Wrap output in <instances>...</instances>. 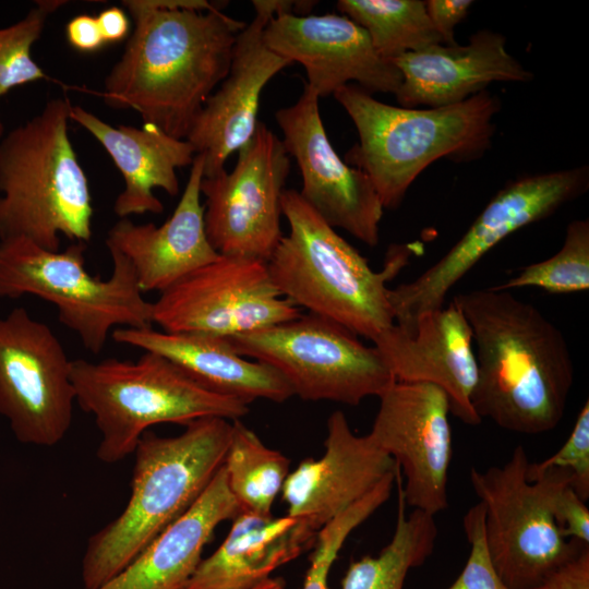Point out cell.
I'll use <instances>...</instances> for the list:
<instances>
[{"instance_id":"ffe728a7","label":"cell","mask_w":589,"mask_h":589,"mask_svg":"<svg viewBox=\"0 0 589 589\" xmlns=\"http://www.w3.org/2000/svg\"><path fill=\"white\" fill-rule=\"evenodd\" d=\"M324 448L322 457L303 459L289 472L280 493L287 515L317 530L398 469L368 434L353 433L340 410L327 419Z\"/></svg>"},{"instance_id":"d6986e66","label":"cell","mask_w":589,"mask_h":589,"mask_svg":"<svg viewBox=\"0 0 589 589\" xmlns=\"http://www.w3.org/2000/svg\"><path fill=\"white\" fill-rule=\"evenodd\" d=\"M472 330L452 301L418 316L410 333L395 323L373 345L397 382L429 383L447 396L449 411L468 425H479L471 398L477 383Z\"/></svg>"},{"instance_id":"6da1fadb","label":"cell","mask_w":589,"mask_h":589,"mask_svg":"<svg viewBox=\"0 0 589 589\" xmlns=\"http://www.w3.org/2000/svg\"><path fill=\"white\" fill-rule=\"evenodd\" d=\"M133 32L105 79V101L185 140L205 101L226 77L247 23L206 0H124Z\"/></svg>"},{"instance_id":"7a4b0ae2","label":"cell","mask_w":589,"mask_h":589,"mask_svg":"<svg viewBox=\"0 0 589 589\" xmlns=\"http://www.w3.org/2000/svg\"><path fill=\"white\" fill-rule=\"evenodd\" d=\"M453 301L476 342L471 402L480 419L530 435L555 429L574 383V363L561 329L508 290H470Z\"/></svg>"},{"instance_id":"2e32d148","label":"cell","mask_w":589,"mask_h":589,"mask_svg":"<svg viewBox=\"0 0 589 589\" xmlns=\"http://www.w3.org/2000/svg\"><path fill=\"white\" fill-rule=\"evenodd\" d=\"M252 4L255 16L237 36L228 73L205 101L185 139L204 157L203 177L224 170L228 157L252 139L263 88L292 64L265 45V26L280 11L303 14L309 8L308 1L253 0Z\"/></svg>"},{"instance_id":"8fae6325","label":"cell","mask_w":589,"mask_h":589,"mask_svg":"<svg viewBox=\"0 0 589 589\" xmlns=\"http://www.w3.org/2000/svg\"><path fill=\"white\" fill-rule=\"evenodd\" d=\"M589 187L587 166L509 181L485 205L464 236L414 280L388 291L394 322L410 333L418 316L444 306L449 290L497 243L548 218Z\"/></svg>"},{"instance_id":"603a6c76","label":"cell","mask_w":589,"mask_h":589,"mask_svg":"<svg viewBox=\"0 0 589 589\" xmlns=\"http://www.w3.org/2000/svg\"><path fill=\"white\" fill-rule=\"evenodd\" d=\"M70 120L100 143L123 177L124 188L113 203L118 217L163 213L164 205L153 192L156 188L171 196L179 193L176 170L192 165L196 155L190 142L147 122L142 128L115 127L80 106L71 107Z\"/></svg>"},{"instance_id":"30bf717a","label":"cell","mask_w":589,"mask_h":589,"mask_svg":"<svg viewBox=\"0 0 589 589\" xmlns=\"http://www.w3.org/2000/svg\"><path fill=\"white\" fill-rule=\"evenodd\" d=\"M227 339L242 357L275 369L303 400L358 406L396 382L374 345L312 313Z\"/></svg>"},{"instance_id":"44dd1931","label":"cell","mask_w":589,"mask_h":589,"mask_svg":"<svg viewBox=\"0 0 589 589\" xmlns=\"http://www.w3.org/2000/svg\"><path fill=\"white\" fill-rule=\"evenodd\" d=\"M401 74L395 95L400 107L459 104L494 82L533 79L506 48V38L490 29L476 32L467 45L434 44L393 60Z\"/></svg>"},{"instance_id":"f546056e","label":"cell","mask_w":589,"mask_h":589,"mask_svg":"<svg viewBox=\"0 0 589 589\" xmlns=\"http://www.w3.org/2000/svg\"><path fill=\"white\" fill-rule=\"evenodd\" d=\"M538 287L550 293H572L589 288V221L568 224L562 248L551 257L530 264L495 290Z\"/></svg>"},{"instance_id":"836d02e7","label":"cell","mask_w":589,"mask_h":589,"mask_svg":"<svg viewBox=\"0 0 589 589\" xmlns=\"http://www.w3.org/2000/svg\"><path fill=\"white\" fill-rule=\"evenodd\" d=\"M462 527L470 545L467 562L447 589H508L496 574L484 541V506H471L462 518Z\"/></svg>"},{"instance_id":"d4e9b609","label":"cell","mask_w":589,"mask_h":589,"mask_svg":"<svg viewBox=\"0 0 589 589\" xmlns=\"http://www.w3.org/2000/svg\"><path fill=\"white\" fill-rule=\"evenodd\" d=\"M317 532L303 518L241 510L221 544L201 561L183 589H253L313 546Z\"/></svg>"},{"instance_id":"3957f363","label":"cell","mask_w":589,"mask_h":589,"mask_svg":"<svg viewBox=\"0 0 589 589\" xmlns=\"http://www.w3.org/2000/svg\"><path fill=\"white\" fill-rule=\"evenodd\" d=\"M231 431L230 420L209 417L190 422L176 436L142 435L132 454L124 509L86 544L84 589H98L117 576L196 502L224 464Z\"/></svg>"},{"instance_id":"5b68a950","label":"cell","mask_w":589,"mask_h":589,"mask_svg":"<svg viewBox=\"0 0 589 589\" xmlns=\"http://www.w3.org/2000/svg\"><path fill=\"white\" fill-rule=\"evenodd\" d=\"M281 211L289 233L266 262L279 293L374 342L395 323L386 284L407 264L411 247L390 250L384 268L375 272L299 191H284Z\"/></svg>"},{"instance_id":"8992f818","label":"cell","mask_w":589,"mask_h":589,"mask_svg":"<svg viewBox=\"0 0 589 589\" xmlns=\"http://www.w3.org/2000/svg\"><path fill=\"white\" fill-rule=\"evenodd\" d=\"M71 107L52 98L0 141V240L24 237L49 251L60 250V235L91 240L94 208L69 136Z\"/></svg>"},{"instance_id":"9c48e42d","label":"cell","mask_w":589,"mask_h":589,"mask_svg":"<svg viewBox=\"0 0 589 589\" xmlns=\"http://www.w3.org/2000/svg\"><path fill=\"white\" fill-rule=\"evenodd\" d=\"M522 445L502 466L472 467L470 483L484 506V541L491 563L508 589H533L582 544L566 539L552 516L551 494L561 468L532 480Z\"/></svg>"},{"instance_id":"ac0fdd59","label":"cell","mask_w":589,"mask_h":589,"mask_svg":"<svg viewBox=\"0 0 589 589\" xmlns=\"http://www.w3.org/2000/svg\"><path fill=\"white\" fill-rule=\"evenodd\" d=\"M263 39L272 51L304 68L305 85L318 97L334 95L350 82L370 94L394 95L401 84L394 62L382 58L368 33L342 14L280 11L265 26Z\"/></svg>"},{"instance_id":"74e56055","label":"cell","mask_w":589,"mask_h":589,"mask_svg":"<svg viewBox=\"0 0 589 589\" xmlns=\"http://www.w3.org/2000/svg\"><path fill=\"white\" fill-rule=\"evenodd\" d=\"M69 44L81 52H95L106 44L96 16L80 14L71 19L65 26Z\"/></svg>"},{"instance_id":"d590c367","label":"cell","mask_w":589,"mask_h":589,"mask_svg":"<svg viewBox=\"0 0 589 589\" xmlns=\"http://www.w3.org/2000/svg\"><path fill=\"white\" fill-rule=\"evenodd\" d=\"M533 589H589V544H582Z\"/></svg>"},{"instance_id":"5bb4252c","label":"cell","mask_w":589,"mask_h":589,"mask_svg":"<svg viewBox=\"0 0 589 589\" xmlns=\"http://www.w3.org/2000/svg\"><path fill=\"white\" fill-rule=\"evenodd\" d=\"M275 287L266 262L218 255L160 292L153 324L170 333L232 337L301 315Z\"/></svg>"},{"instance_id":"4fadbf2b","label":"cell","mask_w":589,"mask_h":589,"mask_svg":"<svg viewBox=\"0 0 589 589\" xmlns=\"http://www.w3.org/2000/svg\"><path fill=\"white\" fill-rule=\"evenodd\" d=\"M71 361L25 308L0 317V414L22 444L52 447L67 435L75 402Z\"/></svg>"},{"instance_id":"8d00e7d4","label":"cell","mask_w":589,"mask_h":589,"mask_svg":"<svg viewBox=\"0 0 589 589\" xmlns=\"http://www.w3.org/2000/svg\"><path fill=\"white\" fill-rule=\"evenodd\" d=\"M428 16L444 45H454L455 28L467 16L473 4L470 0H428Z\"/></svg>"},{"instance_id":"1f68e13d","label":"cell","mask_w":589,"mask_h":589,"mask_svg":"<svg viewBox=\"0 0 589 589\" xmlns=\"http://www.w3.org/2000/svg\"><path fill=\"white\" fill-rule=\"evenodd\" d=\"M397 471L388 473L369 493L318 530L301 589H329V572L344 543L357 527L387 502Z\"/></svg>"},{"instance_id":"ab89813d","label":"cell","mask_w":589,"mask_h":589,"mask_svg":"<svg viewBox=\"0 0 589 589\" xmlns=\"http://www.w3.org/2000/svg\"><path fill=\"white\" fill-rule=\"evenodd\" d=\"M253 589H286V581L281 577H269Z\"/></svg>"},{"instance_id":"f35d334b","label":"cell","mask_w":589,"mask_h":589,"mask_svg":"<svg viewBox=\"0 0 589 589\" xmlns=\"http://www.w3.org/2000/svg\"><path fill=\"white\" fill-rule=\"evenodd\" d=\"M105 43H117L124 39L130 29L127 13L119 7H109L96 16Z\"/></svg>"},{"instance_id":"52a82bcc","label":"cell","mask_w":589,"mask_h":589,"mask_svg":"<svg viewBox=\"0 0 589 589\" xmlns=\"http://www.w3.org/2000/svg\"><path fill=\"white\" fill-rule=\"evenodd\" d=\"M71 377L75 402L93 414L100 433L96 456L104 464L132 455L153 425L209 417L235 421L250 411L248 402L206 388L154 352L137 360H72Z\"/></svg>"},{"instance_id":"d6a6232c","label":"cell","mask_w":589,"mask_h":589,"mask_svg":"<svg viewBox=\"0 0 589 589\" xmlns=\"http://www.w3.org/2000/svg\"><path fill=\"white\" fill-rule=\"evenodd\" d=\"M561 468L570 473V486L582 500L589 498V400L581 407L573 430L563 446L549 458L530 462L527 477L532 480L546 468Z\"/></svg>"},{"instance_id":"83f0119b","label":"cell","mask_w":589,"mask_h":589,"mask_svg":"<svg viewBox=\"0 0 589 589\" xmlns=\"http://www.w3.org/2000/svg\"><path fill=\"white\" fill-rule=\"evenodd\" d=\"M223 468L228 488L242 510L272 516L274 502L290 472L289 458L266 446L254 431L235 420Z\"/></svg>"},{"instance_id":"cb8c5ba5","label":"cell","mask_w":589,"mask_h":589,"mask_svg":"<svg viewBox=\"0 0 589 589\" xmlns=\"http://www.w3.org/2000/svg\"><path fill=\"white\" fill-rule=\"evenodd\" d=\"M116 342L157 353L206 388L241 399L284 402L293 396L287 381L272 366L238 353L227 337L170 333L153 327L113 329Z\"/></svg>"},{"instance_id":"f1b7e54d","label":"cell","mask_w":589,"mask_h":589,"mask_svg":"<svg viewBox=\"0 0 589 589\" xmlns=\"http://www.w3.org/2000/svg\"><path fill=\"white\" fill-rule=\"evenodd\" d=\"M337 10L361 26L376 52L393 62L397 57L443 44L421 0H339Z\"/></svg>"},{"instance_id":"484cf974","label":"cell","mask_w":589,"mask_h":589,"mask_svg":"<svg viewBox=\"0 0 589 589\" xmlns=\"http://www.w3.org/2000/svg\"><path fill=\"white\" fill-rule=\"evenodd\" d=\"M241 510L221 466L196 502L98 589H183L216 527Z\"/></svg>"},{"instance_id":"ba28073f","label":"cell","mask_w":589,"mask_h":589,"mask_svg":"<svg viewBox=\"0 0 589 589\" xmlns=\"http://www.w3.org/2000/svg\"><path fill=\"white\" fill-rule=\"evenodd\" d=\"M85 251L83 242L49 251L24 237L0 240V298L29 294L53 304L59 321L97 354L113 327H152L153 302L122 254L109 251L112 274L100 279L88 273Z\"/></svg>"},{"instance_id":"9a60e30c","label":"cell","mask_w":589,"mask_h":589,"mask_svg":"<svg viewBox=\"0 0 589 589\" xmlns=\"http://www.w3.org/2000/svg\"><path fill=\"white\" fill-rule=\"evenodd\" d=\"M371 440L397 464L405 503L435 517L448 507L453 437L446 394L429 383L395 382L380 397Z\"/></svg>"},{"instance_id":"7402d4cb","label":"cell","mask_w":589,"mask_h":589,"mask_svg":"<svg viewBox=\"0 0 589 589\" xmlns=\"http://www.w3.org/2000/svg\"><path fill=\"white\" fill-rule=\"evenodd\" d=\"M204 157L196 154L181 199L160 226L120 218L107 232L108 251H117L132 265L142 292H163L218 253L207 240L201 181Z\"/></svg>"},{"instance_id":"277c9868","label":"cell","mask_w":589,"mask_h":589,"mask_svg":"<svg viewBox=\"0 0 589 589\" xmlns=\"http://www.w3.org/2000/svg\"><path fill=\"white\" fill-rule=\"evenodd\" d=\"M334 97L359 135L345 161L368 176L387 209L401 204L432 163L471 161L489 151L501 109L498 97L488 89L456 105L424 109L382 103L354 84L340 87Z\"/></svg>"},{"instance_id":"e0dca14e","label":"cell","mask_w":589,"mask_h":589,"mask_svg":"<svg viewBox=\"0 0 589 589\" xmlns=\"http://www.w3.org/2000/svg\"><path fill=\"white\" fill-rule=\"evenodd\" d=\"M318 99L304 84L296 104L275 113L281 142L301 172L299 193L330 227L375 247L384 208L368 176L335 152L320 115Z\"/></svg>"},{"instance_id":"e575fe53","label":"cell","mask_w":589,"mask_h":589,"mask_svg":"<svg viewBox=\"0 0 589 589\" xmlns=\"http://www.w3.org/2000/svg\"><path fill=\"white\" fill-rule=\"evenodd\" d=\"M550 506L564 538L589 543V509L570 486V473L565 469L553 486Z\"/></svg>"},{"instance_id":"4dcf8cb0","label":"cell","mask_w":589,"mask_h":589,"mask_svg":"<svg viewBox=\"0 0 589 589\" xmlns=\"http://www.w3.org/2000/svg\"><path fill=\"white\" fill-rule=\"evenodd\" d=\"M67 3L64 0L36 1L22 20L0 28V98L16 86L48 79L33 59L32 48L39 39L48 17ZM1 136L3 123L0 118Z\"/></svg>"},{"instance_id":"7c38bea8","label":"cell","mask_w":589,"mask_h":589,"mask_svg":"<svg viewBox=\"0 0 589 589\" xmlns=\"http://www.w3.org/2000/svg\"><path fill=\"white\" fill-rule=\"evenodd\" d=\"M290 167L281 139L259 121L235 168L203 177L205 232L218 254L267 262L283 238L281 196Z\"/></svg>"},{"instance_id":"4316f807","label":"cell","mask_w":589,"mask_h":589,"mask_svg":"<svg viewBox=\"0 0 589 589\" xmlns=\"http://www.w3.org/2000/svg\"><path fill=\"white\" fill-rule=\"evenodd\" d=\"M397 516L390 541L375 555H364L348 566L340 589H404L408 573L423 565L434 551V516L419 509L407 514L400 470L396 476Z\"/></svg>"}]
</instances>
